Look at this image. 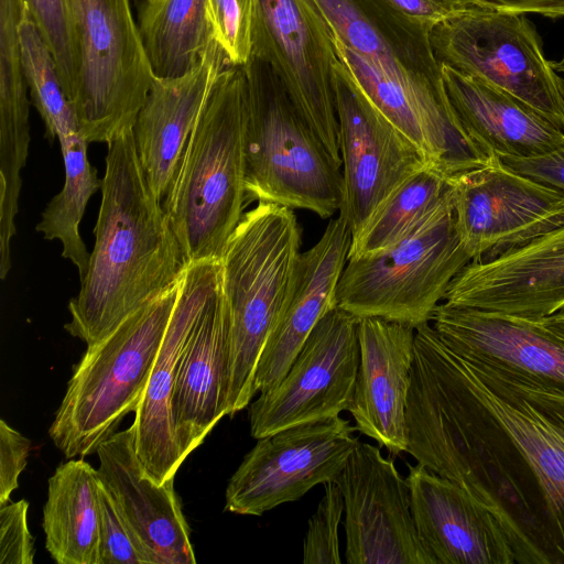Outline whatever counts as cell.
<instances>
[{"label":"cell","instance_id":"cell-12","mask_svg":"<svg viewBox=\"0 0 564 564\" xmlns=\"http://www.w3.org/2000/svg\"><path fill=\"white\" fill-rule=\"evenodd\" d=\"M358 323L337 306L318 321L282 380L250 402L253 438L348 411L360 361Z\"/></svg>","mask_w":564,"mask_h":564},{"label":"cell","instance_id":"cell-13","mask_svg":"<svg viewBox=\"0 0 564 564\" xmlns=\"http://www.w3.org/2000/svg\"><path fill=\"white\" fill-rule=\"evenodd\" d=\"M337 56L334 88L343 166L339 213L354 236L397 187L431 164L371 102L349 66Z\"/></svg>","mask_w":564,"mask_h":564},{"label":"cell","instance_id":"cell-29","mask_svg":"<svg viewBox=\"0 0 564 564\" xmlns=\"http://www.w3.org/2000/svg\"><path fill=\"white\" fill-rule=\"evenodd\" d=\"M64 160L65 182L42 213L35 229L47 240L62 243V256L85 276L90 253L79 234V224L90 197L101 189L102 178L97 175L87 155L88 142L80 133L58 140Z\"/></svg>","mask_w":564,"mask_h":564},{"label":"cell","instance_id":"cell-5","mask_svg":"<svg viewBox=\"0 0 564 564\" xmlns=\"http://www.w3.org/2000/svg\"><path fill=\"white\" fill-rule=\"evenodd\" d=\"M181 283L130 315L106 338L87 347L48 429L51 440L66 458L96 453L117 432L121 420L135 412Z\"/></svg>","mask_w":564,"mask_h":564},{"label":"cell","instance_id":"cell-26","mask_svg":"<svg viewBox=\"0 0 564 564\" xmlns=\"http://www.w3.org/2000/svg\"><path fill=\"white\" fill-rule=\"evenodd\" d=\"M99 477L80 458L58 465L43 507L45 547L59 564H99Z\"/></svg>","mask_w":564,"mask_h":564},{"label":"cell","instance_id":"cell-27","mask_svg":"<svg viewBox=\"0 0 564 564\" xmlns=\"http://www.w3.org/2000/svg\"><path fill=\"white\" fill-rule=\"evenodd\" d=\"M337 54L346 62L371 102L425 154L445 110L443 90L433 74L411 73L403 83L351 50L333 31ZM431 164V162H430Z\"/></svg>","mask_w":564,"mask_h":564},{"label":"cell","instance_id":"cell-31","mask_svg":"<svg viewBox=\"0 0 564 564\" xmlns=\"http://www.w3.org/2000/svg\"><path fill=\"white\" fill-rule=\"evenodd\" d=\"M19 37L29 93L44 122L45 138L54 141L80 133L54 58L25 4L19 22Z\"/></svg>","mask_w":564,"mask_h":564},{"label":"cell","instance_id":"cell-6","mask_svg":"<svg viewBox=\"0 0 564 564\" xmlns=\"http://www.w3.org/2000/svg\"><path fill=\"white\" fill-rule=\"evenodd\" d=\"M247 82V198L305 209L323 219L339 212L343 173L263 62L242 65Z\"/></svg>","mask_w":564,"mask_h":564},{"label":"cell","instance_id":"cell-43","mask_svg":"<svg viewBox=\"0 0 564 564\" xmlns=\"http://www.w3.org/2000/svg\"><path fill=\"white\" fill-rule=\"evenodd\" d=\"M553 69L564 77V56L558 61H551Z\"/></svg>","mask_w":564,"mask_h":564},{"label":"cell","instance_id":"cell-14","mask_svg":"<svg viewBox=\"0 0 564 564\" xmlns=\"http://www.w3.org/2000/svg\"><path fill=\"white\" fill-rule=\"evenodd\" d=\"M459 243L470 261L491 260L564 225V196L497 159L448 178Z\"/></svg>","mask_w":564,"mask_h":564},{"label":"cell","instance_id":"cell-9","mask_svg":"<svg viewBox=\"0 0 564 564\" xmlns=\"http://www.w3.org/2000/svg\"><path fill=\"white\" fill-rule=\"evenodd\" d=\"M80 52L72 107L88 143L133 128L154 75L132 0H69Z\"/></svg>","mask_w":564,"mask_h":564},{"label":"cell","instance_id":"cell-10","mask_svg":"<svg viewBox=\"0 0 564 564\" xmlns=\"http://www.w3.org/2000/svg\"><path fill=\"white\" fill-rule=\"evenodd\" d=\"M251 57L267 64L341 167L333 30L312 0H254Z\"/></svg>","mask_w":564,"mask_h":564},{"label":"cell","instance_id":"cell-32","mask_svg":"<svg viewBox=\"0 0 564 564\" xmlns=\"http://www.w3.org/2000/svg\"><path fill=\"white\" fill-rule=\"evenodd\" d=\"M332 30L351 50L405 83L412 73L354 0H312Z\"/></svg>","mask_w":564,"mask_h":564},{"label":"cell","instance_id":"cell-35","mask_svg":"<svg viewBox=\"0 0 564 564\" xmlns=\"http://www.w3.org/2000/svg\"><path fill=\"white\" fill-rule=\"evenodd\" d=\"M215 39L229 63L242 66L251 58L254 0H207Z\"/></svg>","mask_w":564,"mask_h":564},{"label":"cell","instance_id":"cell-42","mask_svg":"<svg viewBox=\"0 0 564 564\" xmlns=\"http://www.w3.org/2000/svg\"><path fill=\"white\" fill-rule=\"evenodd\" d=\"M536 321L547 330L564 340V311Z\"/></svg>","mask_w":564,"mask_h":564},{"label":"cell","instance_id":"cell-21","mask_svg":"<svg viewBox=\"0 0 564 564\" xmlns=\"http://www.w3.org/2000/svg\"><path fill=\"white\" fill-rule=\"evenodd\" d=\"M231 65L218 42L177 77H156L133 124L138 158L153 194L164 200L197 118L219 74Z\"/></svg>","mask_w":564,"mask_h":564},{"label":"cell","instance_id":"cell-34","mask_svg":"<svg viewBox=\"0 0 564 564\" xmlns=\"http://www.w3.org/2000/svg\"><path fill=\"white\" fill-rule=\"evenodd\" d=\"M344 498L335 481L324 484V496L307 522L303 541V564H340L338 528Z\"/></svg>","mask_w":564,"mask_h":564},{"label":"cell","instance_id":"cell-15","mask_svg":"<svg viewBox=\"0 0 564 564\" xmlns=\"http://www.w3.org/2000/svg\"><path fill=\"white\" fill-rule=\"evenodd\" d=\"M335 482L348 564H436L417 533L406 478L379 446L359 442Z\"/></svg>","mask_w":564,"mask_h":564},{"label":"cell","instance_id":"cell-24","mask_svg":"<svg viewBox=\"0 0 564 564\" xmlns=\"http://www.w3.org/2000/svg\"><path fill=\"white\" fill-rule=\"evenodd\" d=\"M351 228L343 214L332 219L318 241L299 259L289 303L261 354L254 390L264 393L285 376L318 321L336 307V291L347 263Z\"/></svg>","mask_w":564,"mask_h":564},{"label":"cell","instance_id":"cell-18","mask_svg":"<svg viewBox=\"0 0 564 564\" xmlns=\"http://www.w3.org/2000/svg\"><path fill=\"white\" fill-rule=\"evenodd\" d=\"M98 477L152 564H195L189 527L174 478L156 482L141 463L134 429L113 433L97 449Z\"/></svg>","mask_w":564,"mask_h":564},{"label":"cell","instance_id":"cell-40","mask_svg":"<svg viewBox=\"0 0 564 564\" xmlns=\"http://www.w3.org/2000/svg\"><path fill=\"white\" fill-rule=\"evenodd\" d=\"M501 165L564 196V141L554 150L531 158L503 156Z\"/></svg>","mask_w":564,"mask_h":564},{"label":"cell","instance_id":"cell-2","mask_svg":"<svg viewBox=\"0 0 564 564\" xmlns=\"http://www.w3.org/2000/svg\"><path fill=\"white\" fill-rule=\"evenodd\" d=\"M107 144L95 243L64 326L87 347L177 285L187 269L163 204L143 174L132 128Z\"/></svg>","mask_w":564,"mask_h":564},{"label":"cell","instance_id":"cell-36","mask_svg":"<svg viewBox=\"0 0 564 564\" xmlns=\"http://www.w3.org/2000/svg\"><path fill=\"white\" fill-rule=\"evenodd\" d=\"M99 511V564H152L101 481Z\"/></svg>","mask_w":564,"mask_h":564},{"label":"cell","instance_id":"cell-38","mask_svg":"<svg viewBox=\"0 0 564 564\" xmlns=\"http://www.w3.org/2000/svg\"><path fill=\"white\" fill-rule=\"evenodd\" d=\"M29 502L25 499L0 506V563L32 564L34 539L28 527Z\"/></svg>","mask_w":564,"mask_h":564},{"label":"cell","instance_id":"cell-37","mask_svg":"<svg viewBox=\"0 0 564 564\" xmlns=\"http://www.w3.org/2000/svg\"><path fill=\"white\" fill-rule=\"evenodd\" d=\"M386 8L426 44L431 30L463 12L481 9L475 0H380Z\"/></svg>","mask_w":564,"mask_h":564},{"label":"cell","instance_id":"cell-8","mask_svg":"<svg viewBox=\"0 0 564 564\" xmlns=\"http://www.w3.org/2000/svg\"><path fill=\"white\" fill-rule=\"evenodd\" d=\"M542 44L525 13L481 8L435 25L425 46L435 65L507 91L564 132V77Z\"/></svg>","mask_w":564,"mask_h":564},{"label":"cell","instance_id":"cell-39","mask_svg":"<svg viewBox=\"0 0 564 564\" xmlns=\"http://www.w3.org/2000/svg\"><path fill=\"white\" fill-rule=\"evenodd\" d=\"M31 441L0 421V506L10 501L19 487V477L28 464Z\"/></svg>","mask_w":564,"mask_h":564},{"label":"cell","instance_id":"cell-44","mask_svg":"<svg viewBox=\"0 0 564 564\" xmlns=\"http://www.w3.org/2000/svg\"><path fill=\"white\" fill-rule=\"evenodd\" d=\"M0 110H29V109H0Z\"/></svg>","mask_w":564,"mask_h":564},{"label":"cell","instance_id":"cell-22","mask_svg":"<svg viewBox=\"0 0 564 564\" xmlns=\"http://www.w3.org/2000/svg\"><path fill=\"white\" fill-rule=\"evenodd\" d=\"M229 351L230 317L220 280L178 360L172 413L184 460L227 415Z\"/></svg>","mask_w":564,"mask_h":564},{"label":"cell","instance_id":"cell-28","mask_svg":"<svg viewBox=\"0 0 564 564\" xmlns=\"http://www.w3.org/2000/svg\"><path fill=\"white\" fill-rule=\"evenodd\" d=\"M138 24L156 77L186 74L217 42L207 0H144Z\"/></svg>","mask_w":564,"mask_h":564},{"label":"cell","instance_id":"cell-3","mask_svg":"<svg viewBox=\"0 0 564 564\" xmlns=\"http://www.w3.org/2000/svg\"><path fill=\"white\" fill-rule=\"evenodd\" d=\"M247 82L242 66L217 77L163 200L186 265L220 262L243 215Z\"/></svg>","mask_w":564,"mask_h":564},{"label":"cell","instance_id":"cell-16","mask_svg":"<svg viewBox=\"0 0 564 564\" xmlns=\"http://www.w3.org/2000/svg\"><path fill=\"white\" fill-rule=\"evenodd\" d=\"M443 301L534 321L564 311V225L491 260L470 261Z\"/></svg>","mask_w":564,"mask_h":564},{"label":"cell","instance_id":"cell-20","mask_svg":"<svg viewBox=\"0 0 564 564\" xmlns=\"http://www.w3.org/2000/svg\"><path fill=\"white\" fill-rule=\"evenodd\" d=\"M415 328L381 317L358 323L360 361L348 412L357 431L393 456L406 453V398Z\"/></svg>","mask_w":564,"mask_h":564},{"label":"cell","instance_id":"cell-17","mask_svg":"<svg viewBox=\"0 0 564 564\" xmlns=\"http://www.w3.org/2000/svg\"><path fill=\"white\" fill-rule=\"evenodd\" d=\"M220 283V262L187 267L145 391L135 410L134 443L148 474L159 484L175 477L181 456L173 421L172 397L183 349L210 295Z\"/></svg>","mask_w":564,"mask_h":564},{"label":"cell","instance_id":"cell-1","mask_svg":"<svg viewBox=\"0 0 564 564\" xmlns=\"http://www.w3.org/2000/svg\"><path fill=\"white\" fill-rule=\"evenodd\" d=\"M406 453L481 501L517 564H564V388L415 328Z\"/></svg>","mask_w":564,"mask_h":564},{"label":"cell","instance_id":"cell-25","mask_svg":"<svg viewBox=\"0 0 564 564\" xmlns=\"http://www.w3.org/2000/svg\"><path fill=\"white\" fill-rule=\"evenodd\" d=\"M463 129L490 158H531L564 141V132L522 100L447 66H437Z\"/></svg>","mask_w":564,"mask_h":564},{"label":"cell","instance_id":"cell-19","mask_svg":"<svg viewBox=\"0 0 564 564\" xmlns=\"http://www.w3.org/2000/svg\"><path fill=\"white\" fill-rule=\"evenodd\" d=\"M408 467L413 520L436 564H517L501 525L481 501L423 465Z\"/></svg>","mask_w":564,"mask_h":564},{"label":"cell","instance_id":"cell-41","mask_svg":"<svg viewBox=\"0 0 564 564\" xmlns=\"http://www.w3.org/2000/svg\"><path fill=\"white\" fill-rule=\"evenodd\" d=\"M482 8L517 12L536 13L550 19L564 17V0H475Z\"/></svg>","mask_w":564,"mask_h":564},{"label":"cell","instance_id":"cell-11","mask_svg":"<svg viewBox=\"0 0 564 564\" xmlns=\"http://www.w3.org/2000/svg\"><path fill=\"white\" fill-rule=\"evenodd\" d=\"M356 431L337 415L258 438L228 481L225 509L262 516L317 485L335 481L360 442Z\"/></svg>","mask_w":564,"mask_h":564},{"label":"cell","instance_id":"cell-7","mask_svg":"<svg viewBox=\"0 0 564 564\" xmlns=\"http://www.w3.org/2000/svg\"><path fill=\"white\" fill-rule=\"evenodd\" d=\"M470 262L455 229L451 186L442 200L397 242L348 258L336 306L416 328L429 323L454 276Z\"/></svg>","mask_w":564,"mask_h":564},{"label":"cell","instance_id":"cell-30","mask_svg":"<svg viewBox=\"0 0 564 564\" xmlns=\"http://www.w3.org/2000/svg\"><path fill=\"white\" fill-rule=\"evenodd\" d=\"M448 178L431 165L408 177L352 236L348 258L377 252L397 242L444 197Z\"/></svg>","mask_w":564,"mask_h":564},{"label":"cell","instance_id":"cell-23","mask_svg":"<svg viewBox=\"0 0 564 564\" xmlns=\"http://www.w3.org/2000/svg\"><path fill=\"white\" fill-rule=\"evenodd\" d=\"M432 326L464 358L564 388V340L538 321L438 304Z\"/></svg>","mask_w":564,"mask_h":564},{"label":"cell","instance_id":"cell-33","mask_svg":"<svg viewBox=\"0 0 564 564\" xmlns=\"http://www.w3.org/2000/svg\"><path fill=\"white\" fill-rule=\"evenodd\" d=\"M46 43L72 105L80 76V52L69 0H23Z\"/></svg>","mask_w":564,"mask_h":564},{"label":"cell","instance_id":"cell-4","mask_svg":"<svg viewBox=\"0 0 564 564\" xmlns=\"http://www.w3.org/2000/svg\"><path fill=\"white\" fill-rule=\"evenodd\" d=\"M302 228L293 208L258 202L243 213L220 260L230 317L227 415L249 406L263 348L294 288Z\"/></svg>","mask_w":564,"mask_h":564}]
</instances>
